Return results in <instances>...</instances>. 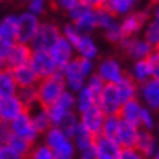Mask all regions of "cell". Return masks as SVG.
I'll return each mask as SVG.
<instances>
[{
    "instance_id": "4dcf8cb0",
    "label": "cell",
    "mask_w": 159,
    "mask_h": 159,
    "mask_svg": "<svg viewBox=\"0 0 159 159\" xmlns=\"http://www.w3.org/2000/svg\"><path fill=\"white\" fill-rule=\"evenodd\" d=\"M31 114V119H33V124L34 127L38 128V132L42 135L46 132L47 128L52 127V124H50V119H49V114H47V109L42 106H34L33 109H28Z\"/></svg>"
},
{
    "instance_id": "4316f807",
    "label": "cell",
    "mask_w": 159,
    "mask_h": 159,
    "mask_svg": "<svg viewBox=\"0 0 159 159\" xmlns=\"http://www.w3.org/2000/svg\"><path fill=\"white\" fill-rule=\"evenodd\" d=\"M18 93V84L13 76V70L5 67L0 68V98L13 96Z\"/></svg>"
},
{
    "instance_id": "f5cc1de1",
    "label": "cell",
    "mask_w": 159,
    "mask_h": 159,
    "mask_svg": "<svg viewBox=\"0 0 159 159\" xmlns=\"http://www.w3.org/2000/svg\"><path fill=\"white\" fill-rule=\"evenodd\" d=\"M81 2H83L84 5H88V7H91V8H94V10H98V8H102V7H104V3H106V0H81Z\"/></svg>"
},
{
    "instance_id": "f907efd6",
    "label": "cell",
    "mask_w": 159,
    "mask_h": 159,
    "mask_svg": "<svg viewBox=\"0 0 159 159\" xmlns=\"http://www.w3.org/2000/svg\"><path fill=\"white\" fill-rule=\"evenodd\" d=\"M10 135H11V132H10L8 125H7V124H2V122H0V148L5 146V144L8 143Z\"/></svg>"
},
{
    "instance_id": "7a4b0ae2",
    "label": "cell",
    "mask_w": 159,
    "mask_h": 159,
    "mask_svg": "<svg viewBox=\"0 0 159 159\" xmlns=\"http://www.w3.org/2000/svg\"><path fill=\"white\" fill-rule=\"evenodd\" d=\"M67 89L60 73H55L52 76L39 78L36 84V94H38V104L42 107H47L60 98V94Z\"/></svg>"
},
{
    "instance_id": "7bdbcfd3",
    "label": "cell",
    "mask_w": 159,
    "mask_h": 159,
    "mask_svg": "<svg viewBox=\"0 0 159 159\" xmlns=\"http://www.w3.org/2000/svg\"><path fill=\"white\" fill-rule=\"evenodd\" d=\"M47 8L46 0H26V11L33 13L36 16H42Z\"/></svg>"
},
{
    "instance_id": "db71d44e",
    "label": "cell",
    "mask_w": 159,
    "mask_h": 159,
    "mask_svg": "<svg viewBox=\"0 0 159 159\" xmlns=\"http://www.w3.org/2000/svg\"><path fill=\"white\" fill-rule=\"evenodd\" d=\"M153 20H154L156 23L159 25V3H156V7H154V11H153Z\"/></svg>"
},
{
    "instance_id": "2e32d148",
    "label": "cell",
    "mask_w": 159,
    "mask_h": 159,
    "mask_svg": "<svg viewBox=\"0 0 159 159\" xmlns=\"http://www.w3.org/2000/svg\"><path fill=\"white\" fill-rule=\"evenodd\" d=\"M26 107L23 106L18 94L0 98V122L8 125L13 119H16L21 112H25Z\"/></svg>"
},
{
    "instance_id": "7dc6e473",
    "label": "cell",
    "mask_w": 159,
    "mask_h": 159,
    "mask_svg": "<svg viewBox=\"0 0 159 159\" xmlns=\"http://www.w3.org/2000/svg\"><path fill=\"white\" fill-rule=\"evenodd\" d=\"M148 62H149V67H151V78L159 80V55L156 52H153L148 57Z\"/></svg>"
},
{
    "instance_id": "277c9868",
    "label": "cell",
    "mask_w": 159,
    "mask_h": 159,
    "mask_svg": "<svg viewBox=\"0 0 159 159\" xmlns=\"http://www.w3.org/2000/svg\"><path fill=\"white\" fill-rule=\"evenodd\" d=\"M8 128H10L11 135L20 136V138H23V140L30 141L33 144L38 141V138L41 136V133L38 132V128H36L34 124H33L31 114H30L28 109L25 112H21L16 119H13L8 124Z\"/></svg>"
},
{
    "instance_id": "52a82bcc",
    "label": "cell",
    "mask_w": 159,
    "mask_h": 159,
    "mask_svg": "<svg viewBox=\"0 0 159 159\" xmlns=\"http://www.w3.org/2000/svg\"><path fill=\"white\" fill-rule=\"evenodd\" d=\"M59 73H60L63 83H65V88L71 93L80 91L86 83V75L83 73L81 67H80L78 57H75L73 60H70L67 65H63L59 70Z\"/></svg>"
},
{
    "instance_id": "c3c4849f",
    "label": "cell",
    "mask_w": 159,
    "mask_h": 159,
    "mask_svg": "<svg viewBox=\"0 0 159 159\" xmlns=\"http://www.w3.org/2000/svg\"><path fill=\"white\" fill-rule=\"evenodd\" d=\"M10 42L0 39V68L7 67V55H8V49H10Z\"/></svg>"
},
{
    "instance_id": "4fadbf2b",
    "label": "cell",
    "mask_w": 159,
    "mask_h": 159,
    "mask_svg": "<svg viewBox=\"0 0 159 159\" xmlns=\"http://www.w3.org/2000/svg\"><path fill=\"white\" fill-rule=\"evenodd\" d=\"M140 102L151 109L153 112H159V80L149 78L148 81L138 84V96Z\"/></svg>"
},
{
    "instance_id": "836d02e7",
    "label": "cell",
    "mask_w": 159,
    "mask_h": 159,
    "mask_svg": "<svg viewBox=\"0 0 159 159\" xmlns=\"http://www.w3.org/2000/svg\"><path fill=\"white\" fill-rule=\"evenodd\" d=\"M55 127H59L63 133H67L68 136H71L80 127V119H78V114L76 112H71L68 114L67 117H63L60 122H59V125H55Z\"/></svg>"
},
{
    "instance_id": "9c48e42d",
    "label": "cell",
    "mask_w": 159,
    "mask_h": 159,
    "mask_svg": "<svg viewBox=\"0 0 159 159\" xmlns=\"http://www.w3.org/2000/svg\"><path fill=\"white\" fill-rule=\"evenodd\" d=\"M120 49L130 57L132 60H143L154 52V47L146 42L140 36H132V38H124L119 42Z\"/></svg>"
},
{
    "instance_id": "ffe728a7",
    "label": "cell",
    "mask_w": 159,
    "mask_h": 159,
    "mask_svg": "<svg viewBox=\"0 0 159 159\" xmlns=\"http://www.w3.org/2000/svg\"><path fill=\"white\" fill-rule=\"evenodd\" d=\"M31 54H33V47L30 44L13 42L8 49V55H7V67L16 68V67H21V65L30 63Z\"/></svg>"
},
{
    "instance_id": "8992f818",
    "label": "cell",
    "mask_w": 159,
    "mask_h": 159,
    "mask_svg": "<svg viewBox=\"0 0 159 159\" xmlns=\"http://www.w3.org/2000/svg\"><path fill=\"white\" fill-rule=\"evenodd\" d=\"M46 109H47V114H49L50 124L54 127L59 125V122L63 117H67L71 112H76L75 111V93L65 89L60 94V98L57 101H54L50 106H47Z\"/></svg>"
},
{
    "instance_id": "44dd1931",
    "label": "cell",
    "mask_w": 159,
    "mask_h": 159,
    "mask_svg": "<svg viewBox=\"0 0 159 159\" xmlns=\"http://www.w3.org/2000/svg\"><path fill=\"white\" fill-rule=\"evenodd\" d=\"M75 54L76 57L81 59H88V60H94L99 57V46L94 41L91 34H81V38L78 39V42L75 44Z\"/></svg>"
},
{
    "instance_id": "3957f363",
    "label": "cell",
    "mask_w": 159,
    "mask_h": 159,
    "mask_svg": "<svg viewBox=\"0 0 159 159\" xmlns=\"http://www.w3.org/2000/svg\"><path fill=\"white\" fill-rule=\"evenodd\" d=\"M70 23L73 25L78 31H81L84 34H91L93 31L98 30L96 26V10L91 7L84 5L83 2H80L76 7H73L68 11Z\"/></svg>"
},
{
    "instance_id": "ba28073f",
    "label": "cell",
    "mask_w": 159,
    "mask_h": 159,
    "mask_svg": "<svg viewBox=\"0 0 159 159\" xmlns=\"http://www.w3.org/2000/svg\"><path fill=\"white\" fill-rule=\"evenodd\" d=\"M94 73L102 80L106 84H115L125 76L122 63L117 59H114V57H106V59L99 60L96 63Z\"/></svg>"
},
{
    "instance_id": "d590c367",
    "label": "cell",
    "mask_w": 159,
    "mask_h": 159,
    "mask_svg": "<svg viewBox=\"0 0 159 159\" xmlns=\"http://www.w3.org/2000/svg\"><path fill=\"white\" fill-rule=\"evenodd\" d=\"M119 124H120L119 115H106L104 122H102V128H101V135L114 140L115 132H117V128H119Z\"/></svg>"
},
{
    "instance_id": "bcb514c9",
    "label": "cell",
    "mask_w": 159,
    "mask_h": 159,
    "mask_svg": "<svg viewBox=\"0 0 159 159\" xmlns=\"http://www.w3.org/2000/svg\"><path fill=\"white\" fill-rule=\"evenodd\" d=\"M0 159H26V157L16 153L15 149H11L8 144H5V146L0 148Z\"/></svg>"
},
{
    "instance_id": "ee69618b",
    "label": "cell",
    "mask_w": 159,
    "mask_h": 159,
    "mask_svg": "<svg viewBox=\"0 0 159 159\" xmlns=\"http://www.w3.org/2000/svg\"><path fill=\"white\" fill-rule=\"evenodd\" d=\"M84 84L88 86L91 91H94L96 94H99V91L104 88V84H106V83H104L96 73H93V75H89L88 78H86V83H84Z\"/></svg>"
},
{
    "instance_id": "6f0895ef",
    "label": "cell",
    "mask_w": 159,
    "mask_h": 159,
    "mask_svg": "<svg viewBox=\"0 0 159 159\" xmlns=\"http://www.w3.org/2000/svg\"><path fill=\"white\" fill-rule=\"evenodd\" d=\"M151 2H153V3L156 5V3H159V0H151Z\"/></svg>"
},
{
    "instance_id": "8d00e7d4",
    "label": "cell",
    "mask_w": 159,
    "mask_h": 159,
    "mask_svg": "<svg viewBox=\"0 0 159 159\" xmlns=\"http://www.w3.org/2000/svg\"><path fill=\"white\" fill-rule=\"evenodd\" d=\"M141 33H143V39L146 41V42H149L153 47L159 42V25L156 23L154 20L148 21V23L144 25V28H143Z\"/></svg>"
},
{
    "instance_id": "816d5d0a",
    "label": "cell",
    "mask_w": 159,
    "mask_h": 159,
    "mask_svg": "<svg viewBox=\"0 0 159 159\" xmlns=\"http://www.w3.org/2000/svg\"><path fill=\"white\" fill-rule=\"evenodd\" d=\"M78 154V159H98L96 157V153H94V149L89 148V149H84V151H80Z\"/></svg>"
},
{
    "instance_id": "5bb4252c",
    "label": "cell",
    "mask_w": 159,
    "mask_h": 159,
    "mask_svg": "<svg viewBox=\"0 0 159 159\" xmlns=\"http://www.w3.org/2000/svg\"><path fill=\"white\" fill-rule=\"evenodd\" d=\"M149 21V16L146 11H136L133 10L132 13L122 16V20L119 21L120 23V28H122V33H124L125 38H132V36H138L144 25Z\"/></svg>"
},
{
    "instance_id": "11a10c76",
    "label": "cell",
    "mask_w": 159,
    "mask_h": 159,
    "mask_svg": "<svg viewBox=\"0 0 159 159\" xmlns=\"http://www.w3.org/2000/svg\"><path fill=\"white\" fill-rule=\"evenodd\" d=\"M151 159H159V138H157V144H156V151H154V154Z\"/></svg>"
},
{
    "instance_id": "83f0119b",
    "label": "cell",
    "mask_w": 159,
    "mask_h": 159,
    "mask_svg": "<svg viewBox=\"0 0 159 159\" xmlns=\"http://www.w3.org/2000/svg\"><path fill=\"white\" fill-rule=\"evenodd\" d=\"M128 76L132 78L136 84H141L144 81H148L151 78V67H149L148 59L133 60V65H132V68H130Z\"/></svg>"
},
{
    "instance_id": "b9f144b4",
    "label": "cell",
    "mask_w": 159,
    "mask_h": 159,
    "mask_svg": "<svg viewBox=\"0 0 159 159\" xmlns=\"http://www.w3.org/2000/svg\"><path fill=\"white\" fill-rule=\"evenodd\" d=\"M60 30H62V36H63V38L67 39L68 42H71V46H73V47H75V44L78 42V39L81 38V34H83L81 31H78L71 23H67L63 28H60Z\"/></svg>"
},
{
    "instance_id": "7402d4cb",
    "label": "cell",
    "mask_w": 159,
    "mask_h": 159,
    "mask_svg": "<svg viewBox=\"0 0 159 159\" xmlns=\"http://www.w3.org/2000/svg\"><path fill=\"white\" fill-rule=\"evenodd\" d=\"M13 70V76H15V81L18 84V89L21 88H34L39 81V76L36 75V71L31 68L30 63L21 65V67L11 68Z\"/></svg>"
},
{
    "instance_id": "680465c9",
    "label": "cell",
    "mask_w": 159,
    "mask_h": 159,
    "mask_svg": "<svg viewBox=\"0 0 159 159\" xmlns=\"http://www.w3.org/2000/svg\"><path fill=\"white\" fill-rule=\"evenodd\" d=\"M0 3H2V0H0Z\"/></svg>"
},
{
    "instance_id": "f6af8a7d",
    "label": "cell",
    "mask_w": 159,
    "mask_h": 159,
    "mask_svg": "<svg viewBox=\"0 0 159 159\" xmlns=\"http://www.w3.org/2000/svg\"><path fill=\"white\" fill-rule=\"evenodd\" d=\"M119 159H148V157H144L136 148H122Z\"/></svg>"
},
{
    "instance_id": "30bf717a",
    "label": "cell",
    "mask_w": 159,
    "mask_h": 159,
    "mask_svg": "<svg viewBox=\"0 0 159 159\" xmlns=\"http://www.w3.org/2000/svg\"><path fill=\"white\" fill-rule=\"evenodd\" d=\"M96 106L104 112V115H119L122 107V99L117 93L115 84H104V88L99 91Z\"/></svg>"
},
{
    "instance_id": "60d3db41",
    "label": "cell",
    "mask_w": 159,
    "mask_h": 159,
    "mask_svg": "<svg viewBox=\"0 0 159 159\" xmlns=\"http://www.w3.org/2000/svg\"><path fill=\"white\" fill-rule=\"evenodd\" d=\"M102 33H104V36H106L107 41L112 42V44H117V46H119V42L125 38L124 33H122V28H120L119 21H115L112 26H109V28H107V30H104Z\"/></svg>"
},
{
    "instance_id": "ab89813d",
    "label": "cell",
    "mask_w": 159,
    "mask_h": 159,
    "mask_svg": "<svg viewBox=\"0 0 159 159\" xmlns=\"http://www.w3.org/2000/svg\"><path fill=\"white\" fill-rule=\"evenodd\" d=\"M138 127L143 130H151L153 132L154 127H156V117H154V112L148 109V107L143 106L141 109V115H140V122H138Z\"/></svg>"
},
{
    "instance_id": "603a6c76",
    "label": "cell",
    "mask_w": 159,
    "mask_h": 159,
    "mask_svg": "<svg viewBox=\"0 0 159 159\" xmlns=\"http://www.w3.org/2000/svg\"><path fill=\"white\" fill-rule=\"evenodd\" d=\"M156 144H157V138L153 135V132H151V130H143V128H140L138 140H136L135 148L138 149L144 157H148V159L153 157L154 151H156Z\"/></svg>"
},
{
    "instance_id": "7c38bea8",
    "label": "cell",
    "mask_w": 159,
    "mask_h": 159,
    "mask_svg": "<svg viewBox=\"0 0 159 159\" xmlns=\"http://www.w3.org/2000/svg\"><path fill=\"white\" fill-rule=\"evenodd\" d=\"M41 25L39 16L33 15L30 11H23L18 15V34H16V42L23 44H31L33 38L38 33V28Z\"/></svg>"
},
{
    "instance_id": "d4e9b609",
    "label": "cell",
    "mask_w": 159,
    "mask_h": 159,
    "mask_svg": "<svg viewBox=\"0 0 159 159\" xmlns=\"http://www.w3.org/2000/svg\"><path fill=\"white\" fill-rule=\"evenodd\" d=\"M18 34V15H7L0 20V39L13 44Z\"/></svg>"
},
{
    "instance_id": "8fae6325",
    "label": "cell",
    "mask_w": 159,
    "mask_h": 159,
    "mask_svg": "<svg viewBox=\"0 0 159 159\" xmlns=\"http://www.w3.org/2000/svg\"><path fill=\"white\" fill-rule=\"evenodd\" d=\"M30 65L39 78H46V76H52L55 73H59V67H57L55 60L52 59V55L49 54V50H34L33 49Z\"/></svg>"
},
{
    "instance_id": "d6a6232c",
    "label": "cell",
    "mask_w": 159,
    "mask_h": 159,
    "mask_svg": "<svg viewBox=\"0 0 159 159\" xmlns=\"http://www.w3.org/2000/svg\"><path fill=\"white\" fill-rule=\"evenodd\" d=\"M26 159H55V156H54V153L50 151V148L46 143H38L36 141L31 146Z\"/></svg>"
},
{
    "instance_id": "f35d334b",
    "label": "cell",
    "mask_w": 159,
    "mask_h": 159,
    "mask_svg": "<svg viewBox=\"0 0 159 159\" xmlns=\"http://www.w3.org/2000/svg\"><path fill=\"white\" fill-rule=\"evenodd\" d=\"M8 146L11 148V149H15L16 153H20L21 156H28V153H30V149H31V146H33V143H30V141H26V140H23V138H20V136H15V135H10V138H8Z\"/></svg>"
},
{
    "instance_id": "e575fe53",
    "label": "cell",
    "mask_w": 159,
    "mask_h": 159,
    "mask_svg": "<svg viewBox=\"0 0 159 159\" xmlns=\"http://www.w3.org/2000/svg\"><path fill=\"white\" fill-rule=\"evenodd\" d=\"M115 21H119L117 16H114L109 10L104 8V7H102V8H98V10H96V26H98V30L104 31V30H107L109 26H112Z\"/></svg>"
},
{
    "instance_id": "681fc988",
    "label": "cell",
    "mask_w": 159,
    "mask_h": 159,
    "mask_svg": "<svg viewBox=\"0 0 159 159\" xmlns=\"http://www.w3.org/2000/svg\"><path fill=\"white\" fill-rule=\"evenodd\" d=\"M81 0H55V5H57V8H60L62 11H70L73 7H76Z\"/></svg>"
},
{
    "instance_id": "d6986e66",
    "label": "cell",
    "mask_w": 159,
    "mask_h": 159,
    "mask_svg": "<svg viewBox=\"0 0 159 159\" xmlns=\"http://www.w3.org/2000/svg\"><path fill=\"white\" fill-rule=\"evenodd\" d=\"M93 149H94L98 159H119L120 151H122L117 141L112 138H107V136H102V135H98L94 138Z\"/></svg>"
},
{
    "instance_id": "e0dca14e",
    "label": "cell",
    "mask_w": 159,
    "mask_h": 159,
    "mask_svg": "<svg viewBox=\"0 0 159 159\" xmlns=\"http://www.w3.org/2000/svg\"><path fill=\"white\" fill-rule=\"evenodd\" d=\"M138 133H140L138 125L120 119V124H119L117 132H115L114 140L117 141L120 148H135L136 140H138Z\"/></svg>"
},
{
    "instance_id": "484cf974",
    "label": "cell",
    "mask_w": 159,
    "mask_h": 159,
    "mask_svg": "<svg viewBox=\"0 0 159 159\" xmlns=\"http://www.w3.org/2000/svg\"><path fill=\"white\" fill-rule=\"evenodd\" d=\"M96 101H98V94L84 84L81 89L75 93V111H76V114L96 106Z\"/></svg>"
},
{
    "instance_id": "ac0fdd59",
    "label": "cell",
    "mask_w": 159,
    "mask_h": 159,
    "mask_svg": "<svg viewBox=\"0 0 159 159\" xmlns=\"http://www.w3.org/2000/svg\"><path fill=\"white\" fill-rule=\"evenodd\" d=\"M49 54L52 55V59L55 60L59 70L63 67V65H67L70 60H73L76 57L75 47L71 46V42H68L63 36H60V38L55 41V44L49 49Z\"/></svg>"
},
{
    "instance_id": "f546056e",
    "label": "cell",
    "mask_w": 159,
    "mask_h": 159,
    "mask_svg": "<svg viewBox=\"0 0 159 159\" xmlns=\"http://www.w3.org/2000/svg\"><path fill=\"white\" fill-rule=\"evenodd\" d=\"M138 0H106L104 8H107L114 16H125L132 13Z\"/></svg>"
},
{
    "instance_id": "74e56055",
    "label": "cell",
    "mask_w": 159,
    "mask_h": 159,
    "mask_svg": "<svg viewBox=\"0 0 159 159\" xmlns=\"http://www.w3.org/2000/svg\"><path fill=\"white\" fill-rule=\"evenodd\" d=\"M18 98L26 109H33L34 106H38V94H36V86L34 88H21L18 89Z\"/></svg>"
},
{
    "instance_id": "91938a15",
    "label": "cell",
    "mask_w": 159,
    "mask_h": 159,
    "mask_svg": "<svg viewBox=\"0 0 159 159\" xmlns=\"http://www.w3.org/2000/svg\"><path fill=\"white\" fill-rule=\"evenodd\" d=\"M25 2H26V0H25Z\"/></svg>"
},
{
    "instance_id": "6da1fadb",
    "label": "cell",
    "mask_w": 159,
    "mask_h": 159,
    "mask_svg": "<svg viewBox=\"0 0 159 159\" xmlns=\"http://www.w3.org/2000/svg\"><path fill=\"white\" fill-rule=\"evenodd\" d=\"M42 138L47 146L50 148V151L54 153L55 159H76V148L71 136H68L67 133H63L59 127H50L42 133Z\"/></svg>"
},
{
    "instance_id": "1f68e13d",
    "label": "cell",
    "mask_w": 159,
    "mask_h": 159,
    "mask_svg": "<svg viewBox=\"0 0 159 159\" xmlns=\"http://www.w3.org/2000/svg\"><path fill=\"white\" fill-rule=\"evenodd\" d=\"M94 138H96V136H94V135H91L88 130L83 128L81 125H80L76 132L71 135V141H73L75 148H76V153L93 148V144H94Z\"/></svg>"
},
{
    "instance_id": "cb8c5ba5",
    "label": "cell",
    "mask_w": 159,
    "mask_h": 159,
    "mask_svg": "<svg viewBox=\"0 0 159 159\" xmlns=\"http://www.w3.org/2000/svg\"><path fill=\"white\" fill-rule=\"evenodd\" d=\"M141 109H143V104L140 102L138 98L125 101V102L122 104L120 111H119V117L122 120H127V122H132V124L138 125L140 115H141Z\"/></svg>"
},
{
    "instance_id": "9a60e30c",
    "label": "cell",
    "mask_w": 159,
    "mask_h": 159,
    "mask_svg": "<svg viewBox=\"0 0 159 159\" xmlns=\"http://www.w3.org/2000/svg\"><path fill=\"white\" fill-rule=\"evenodd\" d=\"M104 112L99 109L98 106H93L89 109H86L83 112L78 114L80 119V125L83 128H86L91 135H101V128H102V122H104Z\"/></svg>"
},
{
    "instance_id": "f1b7e54d",
    "label": "cell",
    "mask_w": 159,
    "mask_h": 159,
    "mask_svg": "<svg viewBox=\"0 0 159 159\" xmlns=\"http://www.w3.org/2000/svg\"><path fill=\"white\" fill-rule=\"evenodd\" d=\"M115 88H117V93L122 99V104H124L125 101L135 99L138 96V84H136L128 75H125L120 81L115 83Z\"/></svg>"
},
{
    "instance_id": "5b68a950",
    "label": "cell",
    "mask_w": 159,
    "mask_h": 159,
    "mask_svg": "<svg viewBox=\"0 0 159 159\" xmlns=\"http://www.w3.org/2000/svg\"><path fill=\"white\" fill-rule=\"evenodd\" d=\"M62 36V30L55 23L50 21H41L38 28V33L31 41V47L34 50H49L55 44V41Z\"/></svg>"
},
{
    "instance_id": "9f6ffc18",
    "label": "cell",
    "mask_w": 159,
    "mask_h": 159,
    "mask_svg": "<svg viewBox=\"0 0 159 159\" xmlns=\"http://www.w3.org/2000/svg\"><path fill=\"white\" fill-rule=\"evenodd\" d=\"M154 52H156V54L159 55V42H157V44L154 46Z\"/></svg>"
}]
</instances>
